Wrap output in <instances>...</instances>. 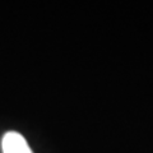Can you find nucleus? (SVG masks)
I'll use <instances>...</instances> for the list:
<instances>
[{
  "label": "nucleus",
  "instance_id": "obj_1",
  "mask_svg": "<svg viewBox=\"0 0 153 153\" xmlns=\"http://www.w3.org/2000/svg\"><path fill=\"white\" fill-rule=\"evenodd\" d=\"M3 153H33L25 137L17 131H8L1 139Z\"/></svg>",
  "mask_w": 153,
  "mask_h": 153
}]
</instances>
